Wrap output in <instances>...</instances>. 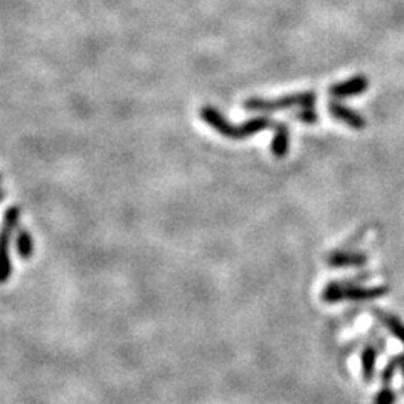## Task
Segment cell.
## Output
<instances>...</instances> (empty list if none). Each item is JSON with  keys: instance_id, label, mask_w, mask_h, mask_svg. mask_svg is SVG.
Masks as SVG:
<instances>
[{"instance_id": "9c48e42d", "label": "cell", "mask_w": 404, "mask_h": 404, "mask_svg": "<svg viewBox=\"0 0 404 404\" xmlns=\"http://www.w3.org/2000/svg\"><path fill=\"white\" fill-rule=\"evenodd\" d=\"M374 315L379 318V322L383 323L384 327H386L388 331L398 338L399 342L404 343V322L401 318H398L396 315H393V314L383 312V310H379V309L374 310Z\"/></svg>"}, {"instance_id": "30bf717a", "label": "cell", "mask_w": 404, "mask_h": 404, "mask_svg": "<svg viewBox=\"0 0 404 404\" xmlns=\"http://www.w3.org/2000/svg\"><path fill=\"white\" fill-rule=\"evenodd\" d=\"M288 145H290V132L288 127L283 123H278L275 128V137L271 140V152L275 157H285L288 153Z\"/></svg>"}, {"instance_id": "52a82bcc", "label": "cell", "mask_w": 404, "mask_h": 404, "mask_svg": "<svg viewBox=\"0 0 404 404\" xmlns=\"http://www.w3.org/2000/svg\"><path fill=\"white\" fill-rule=\"evenodd\" d=\"M327 263L333 268H343V266H362L368 263V257L362 253H349V252H338L332 253L327 258Z\"/></svg>"}, {"instance_id": "2e32d148", "label": "cell", "mask_w": 404, "mask_h": 404, "mask_svg": "<svg viewBox=\"0 0 404 404\" xmlns=\"http://www.w3.org/2000/svg\"><path fill=\"white\" fill-rule=\"evenodd\" d=\"M0 182H2V175H0Z\"/></svg>"}, {"instance_id": "9a60e30c", "label": "cell", "mask_w": 404, "mask_h": 404, "mask_svg": "<svg viewBox=\"0 0 404 404\" xmlns=\"http://www.w3.org/2000/svg\"><path fill=\"white\" fill-rule=\"evenodd\" d=\"M4 197H6V192H4V190H2V189H0V201H2V199H4Z\"/></svg>"}, {"instance_id": "277c9868", "label": "cell", "mask_w": 404, "mask_h": 404, "mask_svg": "<svg viewBox=\"0 0 404 404\" xmlns=\"http://www.w3.org/2000/svg\"><path fill=\"white\" fill-rule=\"evenodd\" d=\"M19 219H21V209L12 206L6 211L0 224V283H6L12 275L11 241L17 229Z\"/></svg>"}, {"instance_id": "4fadbf2b", "label": "cell", "mask_w": 404, "mask_h": 404, "mask_svg": "<svg viewBox=\"0 0 404 404\" xmlns=\"http://www.w3.org/2000/svg\"><path fill=\"white\" fill-rule=\"evenodd\" d=\"M398 369H399V361H398V357H394L393 361H389V364L386 366V369L383 371V383H384V386H389V384L393 383L394 374H396Z\"/></svg>"}, {"instance_id": "8992f818", "label": "cell", "mask_w": 404, "mask_h": 404, "mask_svg": "<svg viewBox=\"0 0 404 404\" xmlns=\"http://www.w3.org/2000/svg\"><path fill=\"white\" fill-rule=\"evenodd\" d=\"M328 113L332 115V118L338 120V122L349 125L352 128H364L366 127V120L361 117L359 113L352 111L349 108L341 103H336V101H331L328 103Z\"/></svg>"}, {"instance_id": "ba28073f", "label": "cell", "mask_w": 404, "mask_h": 404, "mask_svg": "<svg viewBox=\"0 0 404 404\" xmlns=\"http://www.w3.org/2000/svg\"><path fill=\"white\" fill-rule=\"evenodd\" d=\"M375 364H378V351L374 346H366L361 352V371L362 379L371 383L375 374Z\"/></svg>"}, {"instance_id": "3957f363", "label": "cell", "mask_w": 404, "mask_h": 404, "mask_svg": "<svg viewBox=\"0 0 404 404\" xmlns=\"http://www.w3.org/2000/svg\"><path fill=\"white\" fill-rule=\"evenodd\" d=\"M388 294L386 286H359L354 283L331 281L322 291V300L325 304H338V301H369L380 299Z\"/></svg>"}, {"instance_id": "5bb4252c", "label": "cell", "mask_w": 404, "mask_h": 404, "mask_svg": "<svg viewBox=\"0 0 404 404\" xmlns=\"http://www.w3.org/2000/svg\"><path fill=\"white\" fill-rule=\"evenodd\" d=\"M398 361H399V369H401V374L404 378V356H399Z\"/></svg>"}, {"instance_id": "7a4b0ae2", "label": "cell", "mask_w": 404, "mask_h": 404, "mask_svg": "<svg viewBox=\"0 0 404 404\" xmlns=\"http://www.w3.org/2000/svg\"><path fill=\"white\" fill-rule=\"evenodd\" d=\"M201 117L204 118L209 127H212L217 133H221L224 138H231V140H243V138H249L252 135L261 132L266 128H276L278 123L275 120L268 117H258L252 118L248 122L241 125H233L222 117V115L212 106H204L201 110Z\"/></svg>"}, {"instance_id": "6da1fadb", "label": "cell", "mask_w": 404, "mask_h": 404, "mask_svg": "<svg viewBox=\"0 0 404 404\" xmlns=\"http://www.w3.org/2000/svg\"><path fill=\"white\" fill-rule=\"evenodd\" d=\"M314 106H315L314 91L294 93V95H288L285 98H278V100L252 98L244 101V108L248 111H280V110L299 108L295 113V118H299L300 122L305 125L317 123V113H315Z\"/></svg>"}, {"instance_id": "7c38bea8", "label": "cell", "mask_w": 404, "mask_h": 404, "mask_svg": "<svg viewBox=\"0 0 404 404\" xmlns=\"http://www.w3.org/2000/svg\"><path fill=\"white\" fill-rule=\"evenodd\" d=\"M398 394L391 386H384L380 391L375 394L373 404H396Z\"/></svg>"}, {"instance_id": "8fae6325", "label": "cell", "mask_w": 404, "mask_h": 404, "mask_svg": "<svg viewBox=\"0 0 404 404\" xmlns=\"http://www.w3.org/2000/svg\"><path fill=\"white\" fill-rule=\"evenodd\" d=\"M16 248L19 257L22 259H29L34 253V241H32V236L27 229H17L16 236Z\"/></svg>"}, {"instance_id": "5b68a950", "label": "cell", "mask_w": 404, "mask_h": 404, "mask_svg": "<svg viewBox=\"0 0 404 404\" xmlns=\"http://www.w3.org/2000/svg\"><path fill=\"white\" fill-rule=\"evenodd\" d=\"M368 86H369L368 78L356 76L349 81L338 83V85H333L328 88V95H331L332 98H337V96L338 98H347V96L361 95L362 91L368 90Z\"/></svg>"}]
</instances>
